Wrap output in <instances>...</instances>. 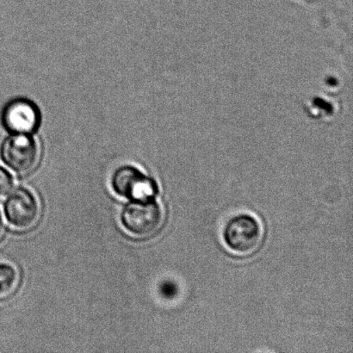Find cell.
Returning a JSON list of instances; mask_svg holds the SVG:
<instances>
[{"mask_svg":"<svg viewBox=\"0 0 353 353\" xmlns=\"http://www.w3.org/2000/svg\"><path fill=\"white\" fill-rule=\"evenodd\" d=\"M120 221L124 230L133 236L150 237L164 223V209L157 197L130 201L121 212Z\"/></svg>","mask_w":353,"mask_h":353,"instance_id":"cell-1","label":"cell"},{"mask_svg":"<svg viewBox=\"0 0 353 353\" xmlns=\"http://www.w3.org/2000/svg\"><path fill=\"white\" fill-rule=\"evenodd\" d=\"M223 240L228 250L235 255L254 254L264 240V228L261 221L250 214L232 217L225 225Z\"/></svg>","mask_w":353,"mask_h":353,"instance_id":"cell-2","label":"cell"},{"mask_svg":"<svg viewBox=\"0 0 353 353\" xmlns=\"http://www.w3.org/2000/svg\"><path fill=\"white\" fill-rule=\"evenodd\" d=\"M41 158L40 143L31 134H10L0 144V160L17 174H31Z\"/></svg>","mask_w":353,"mask_h":353,"instance_id":"cell-3","label":"cell"},{"mask_svg":"<svg viewBox=\"0 0 353 353\" xmlns=\"http://www.w3.org/2000/svg\"><path fill=\"white\" fill-rule=\"evenodd\" d=\"M0 122L9 134H31L40 130L43 114L37 103L26 97H16L5 103Z\"/></svg>","mask_w":353,"mask_h":353,"instance_id":"cell-4","label":"cell"},{"mask_svg":"<svg viewBox=\"0 0 353 353\" xmlns=\"http://www.w3.org/2000/svg\"><path fill=\"white\" fill-rule=\"evenodd\" d=\"M110 185L116 195L129 201L154 199L159 185L152 176L132 165H123L114 171Z\"/></svg>","mask_w":353,"mask_h":353,"instance_id":"cell-5","label":"cell"},{"mask_svg":"<svg viewBox=\"0 0 353 353\" xmlns=\"http://www.w3.org/2000/svg\"><path fill=\"white\" fill-rule=\"evenodd\" d=\"M3 212L10 226L19 230H30L40 219V203L30 190L19 187L7 197Z\"/></svg>","mask_w":353,"mask_h":353,"instance_id":"cell-6","label":"cell"},{"mask_svg":"<svg viewBox=\"0 0 353 353\" xmlns=\"http://www.w3.org/2000/svg\"><path fill=\"white\" fill-rule=\"evenodd\" d=\"M19 274L15 266L0 263V297H5L15 292L19 285Z\"/></svg>","mask_w":353,"mask_h":353,"instance_id":"cell-7","label":"cell"},{"mask_svg":"<svg viewBox=\"0 0 353 353\" xmlns=\"http://www.w3.org/2000/svg\"><path fill=\"white\" fill-rule=\"evenodd\" d=\"M14 186L12 174L5 168L0 165V196L8 195Z\"/></svg>","mask_w":353,"mask_h":353,"instance_id":"cell-8","label":"cell"},{"mask_svg":"<svg viewBox=\"0 0 353 353\" xmlns=\"http://www.w3.org/2000/svg\"><path fill=\"white\" fill-rule=\"evenodd\" d=\"M176 292V287L171 282H165L161 286V293L165 297H171L175 295Z\"/></svg>","mask_w":353,"mask_h":353,"instance_id":"cell-9","label":"cell"},{"mask_svg":"<svg viewBox=\"0 0 353 353\" xmlns=\"http://www.w3.org/2000/svg\"><path fill=\"white\" fill-rule=\"evenodd\" d=\"M3 230V220L1 214V211H0V237H1Z\"/></svg>","mask_w":353,"mask_h":353,"instance_id":"cell-10","label":"cell"}]
</instances>
